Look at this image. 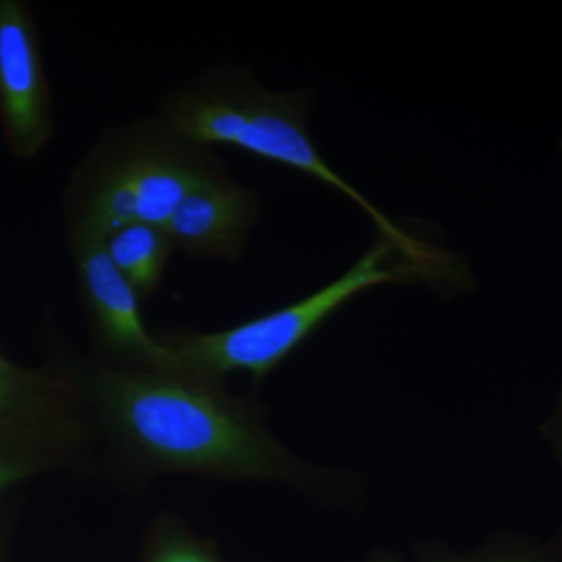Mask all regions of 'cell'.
<instances>
[{
    "label": "cell",
    "mask_w": 562,
    "mask_h": 562,
    "mask_svg": "<svg viewBox=\"0 0 562 562\" xmlns=\"http://www.w3.org/2000/svg\"><path fill=\"white\" fill-rule=\"evenodd\" d=\"M54 361L90 416L98 453L88 475L135 492L165 475L283 483L310 495L338 486L335 472L288 450L261 408L190 372H128L85 357L46 330Z\"/></svg>",
    "instance_id": "cell-1"
},
{
    "label": "cell",
    "mask_w": 562,
    "mask_h": 562,
    "mask_svg": "<svg viewBox=\"0 0 562 562\" xmlns=\"http://www.w3.org/2000/svg\"><path fill=\"white\" fill-rule=\"evenodd\" d=\"M227 165L161 114L102 131L61 194L68 246L102 243L128 224L166 225L188 192Z\"/></svg>",
    "instance_id": "cell-2"
},
{
    "label": "cell",
    "mask_w": 562,
    "mask_h": 562,
    "mask_svg": "<svg viewBox=\"0 0 562 562\" xmlns=\"http://www.w3.org/2000/svg\"><path fill=\"white\" fill-rule=\"evenodd\" d=\"M312 98L308 90L271 91L249 70L216 66L166 92L157 113L192 143L236 147L341 191L371 216L382 238L414 260L439 262L325 161L308 131Z\"/></svg>",
    "instance_id": "cell-3"
},
{
    "label": "cell",
    "mask_w": 562,
    "mask_h": 562,
    "mask_svg": "<svg viewBox=\"0 0 562 562\" xmlns=\"http://www.w3.org/2000/svg\"><path fill=\"white\" fill-rule=\"evenodd\" d=\"M439 276L382 238L341 277L301 301L225 330H171L158 338L187 372L222 383L232 373H246L255 384H260L361 292L382 284L414 283Z\"/></svg>",
    "instance_id": "cell-4"
},
{
    "label": "cell",
    "mask_w": 562,
    "mask_h": 562,
    "mask_svg": "<svg viewBox=\"0 0 562 562\" xmlns=\"http://www.w3.org/2000/svg\"><path fill=\"white\" fill-rule=\"evenodd\" d=\"M68 247L90 327L92 360L120 371L187 372L158 335L147 330L143 301L111 262L103 244Z\"/></svg>",
    "instance_id": "cell-5"
},
{
    "label": "cell",
    "mask_w": 562,
    "mask_h": 562,
    "mask_svg": "<svg viewBox=\"0 0 562 562\" xmlns=\"http://www.w3.org/2000/svg\"><path fill=\"white\" fill-rule=\"evenodd\" d=\"M95 453L90 416L65 380L61 390L0 417V498L46 473L87 475Z\"/></svg>",
    "instance_id": "cell-6"
},
{
    "label": "cell",
    "mask_w": 562,
    "mask_h": 562,
    "mask_svg": "<svg viewBox=\"0 0 562 562\" xmlns=\"http://www.w3.org/2000/svg\"><path fill=\"white\" fill-rule=\"evenodd\" d=\"M0 128L18 160L38 157L54 136L50 83L25 0H0Z\"/></svg>",
    "instance_id": "cell-7"
},
{
    "label": "cell",
    "mask_w": 562,
    "mask_h": 562,
    "mask_svg": "<svg viewBox=\"0 0 562 562\" xmlns=\"http://www.w3.org/2000/svg\"><path fill=\"white\" fill-rule=\"evenodd\" d=\"M260 213V194L224 172L188 192L165 227L187 257L238 262Z\"/></svg>",
    "instance_id": "cell-8"
},
{
    "label": "cell",
    "mask_w": 562,
    "mask_h": 562,
    "mask_svg": "<svg viewBox=\"0 0 562 562\" xmlns=\"http://www.w3.org/2000/svg\"><path fill=\"white\" fill-rule=\"evenodd\" d=\"M117 271L132 284L140 301H149L160 290L166 266L176 250L165 225L128 224L102 241Z\"/></svg>",
    "instance_id": "cell-9"
},
{
    "label": "cell",
    "mask_w": 562,
    "mask_h": 562,
    "mask_svg": "<svg viewBox=\"0 0 562 562\" xmlns=\"http://www.w3.org/2000/svg\"><path fill=\"white\" fill-rule=\"evenodd\" d=\"M139 562H231L209 538L192 530L177 514L155 516L140 542Z\"/></svg>",
    "instance_id": "cell-10"
},
{
    "label": "cell",
    "mask_w": 562,
    "mask_h": 562,
    "mask_svg": "<svg viewBox=\"0 0 562 562\" xmlns=\"http://www.w3.org/2000/svg\"><path fill=\"white\" fill-rule=\"evenodd\" d=\"M65 379L47 358L40 368H22L10 360L0 362V417L61 390Z\"/></svg>",
    "instance_id": "cell-11"
},
{
    "label": "cell",
    "mask_w": 562,
    "mask_h": 562,
    "mask_svg": "<svg viewBox=\"0 0 562 562\" xmlns=\"http://www.w3.org/2000/svg\"><path fill=\"white\" fill-rule=\"evenodd\" d=\"M417 562H561L552 554L527 543L497 542L469 553L427 549Z\"/></svg>",
    "instance_id": "cell-12"
},
{
    "label": "cell",
    "mask_w": 562,
    "mask_h": 562,
    "mask_svg": "<svg viewBox=\"0 0 562 562\" xmlns=\"http://www.w3.org/2000/svg\"><path fill=\"white\" fill-rule=\"evenodd\" d=\"M541 431L547 441L549 439L562 438V391L558 395L557 402H554L549 419L543 422Z\"/></svg>",
    "instance_id": "cell-13"
},
{
    "label": "cell",
    "mask_w": 562,
    "mask_h": 562,
    "mask_svg": "<svg viewBox=\"0 0 562 562\" xmlns=\"http://www.w3.org/2000/svg\"><path fill=\"white\" fill-rule=\"evenodd\" d=\"M10 538L11 532L0 541V562H9Z\"/></svg>",
    "instance_id": "cell-14"
},
{
    "label": "cell",
    "mask_w": 562,
    "mask_h": 562,
    "mask_svg": "<svg viewBox=\"0 0 562 562\" xmlns=\"http://www.w3.org/2000/svg\"><path fill=\"white\" fill-rule=\"evenodd\" d=\"M549 446L552 447L554 458L562 464V438L549 439Z\"/></svg>",
    "instance_id": "cell-15"
},
{
    "label": "cell",
    "mask_w": 562,
    "mask_h": 562,
    "mask_svg": "<svg viewBox=\"0 0 562 562\" xmlns=\"http://www.w3.org/2000/svg\"><path fill=\"white\" fill-rule=\"evenodd\" d=\"M11 520L9 516L3 517V519H0V541H2L3 538H5L7 535H10L11 532Z\"/></svg>",
    "instance_id": "cell-16"
},
{
    "label": "cell",
    "mask_w": 562,
    "mask_h": 562,
    "mask_svg": "<svg viewBox=\"0 0 562 562\" xmlns=\"http://www.w3.org/2000/svg\"><path fill=\"white\" fill-rule=\"evenodd\" d=\"M371 562H405V561L398 560V558L390 557V554H384V557H376L375 560H372Z\"/></svg>",
    "instance_id": "cell-17"
},
{
    "label": "cell",
    "mask_w": 562,
    "mask_h": 562,
    "mask_svg": "<svg viewBox=\"0 0 562 562\" xmlns=\"http://www.w3.org/2000/svg\"><path fill=\"white\" fill-rule=\"evenodd\" d=\"M7 360H9V358L3 357V355H2V353H0V362L7 361Z\"/></svg>",
    "instance_id": "cell-18"
},
{
    "label": "cell",
    "mask_w": 562,
    "mask_h": 562,
    "mask_svg": "<svg viewBox=\"0 0 562 562\" xmlns=\"http://www.w3.org/2000/svg\"><path fill=\"white\" fill-rule=\"evenodd\" d=\"M561 535H562V532H561Z\"/></svg>",
    "instance_id": "cell-19"
}]
</instances>
